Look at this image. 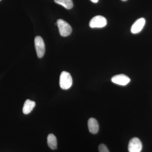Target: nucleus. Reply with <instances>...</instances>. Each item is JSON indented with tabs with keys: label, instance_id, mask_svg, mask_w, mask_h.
I'll return each mask as SVG.
<instances>
[{
	"label": "nucleus",
	"instance_id": "1",
	"mask_svg": "<svg viewBox=\"0 0 152 152\" xmlns=\"http://www.w3.org/2000/svg\"><path fill=\"white\" fill-rule=\"evenodd\" d=\"M72 79L70 74L66 71L62 72L60 77V86L62 89L68 90L72 87Z\"/></svg>",
	"mask_w": 152,
	"mask_h": 152
},
{
	"label": "nucleus",
	"instance_id": "15",
	"mask_svg": "<svg viewBox=\"0 0 152 152\" xmlns=\"http://www.w3.org/2000/svg\"><path fill=\"white\" fill-rule=\"evenodd\" d=\"M0 1H1V0H0Z\"/></svg>",
	"mask_w": 152,
	"mask_h": 152
},
{
	"label": "nucleus",
	"instance_id": "10",
	"mask_svg": "<svg viewBox=\"0 0 152 152\" xmlns=\"http://www.w3.org/2000/svg\"><path fill=\"white\" fill-rule=\"evenodd\" d=\"M48 144L49 148L52 150H55L57 148V139L54 135L49 134L48 137Z\"/></svg>",
	"mask_w": 152,
	"mask_h": 152
},
{
	"label": "nucleus",
	"instance_id": "6",
	"mask_svg": "<svg viewBox=\"0 0 152 152\" xmlns=\"http://www.w3.org/2000/svg\"><path fill=\"white\" fill-rule=\"evenodd\" d=\"M111 81L114 83L120 86H125L130 82V79L124 74L116 75L112 78Z\"/></svg>",
	"mask_w": 152,
	"mask_h": 152
},
{
	"label": "nucleus",
	"instance_id": "2",
	"mask_svg": "<svg viewBox=\"0 0 152 152\" xmlns=\"http://www.w3.org/2000/svg\"><path fill=\"white\" fill-rule=\"evenodd\" d=\"M57 23L61 36L66 37L71 34L72 28L68 23L62 19H58L57 20Z\"/></svg>",
	"mask_w": 152,
	"mask_h": 152
},
{
	"label": "nucleus",
	"instance_id": "14",
	"mask_svg": "<svg viewBox=\"0 0 152 152\" xmlns=\"http://www.w3.org/2000/svg\"><path fill=\"white\" fill-rule=\"evenodd\" d=\"M121 1H127V0H121Z\"/></svg>",
	"mask_w": 152,
	"mask_h": 152
},
{
	"label": "nucleus",
	"instance_id": "9",
	"mask_svg": "<svg viewBox=\"0 0 152 152\" xmlns=\"http://www.w3.org/2000/svg\"><path fill=\"white\" fill-rule=\"evenodd\" d=\"M35 105V102L34 101L30 99L26 100L25 102L23 107V113L25 115H27V114L30 113L34 108Z\"/></svg>",
	"mask_w": 152,
	"mask_h": 152
},
{
	"label": "nucleus",
	"instance_id": "13",
	"mask_svg": "<svg viewBox=\"0 0 152 152\" xmlns=\"http://www.w3.org/2000/svg\"><path fill=\"white\" fill-rule=\"evenodd\" d=\"M90 1L94 3H97L98 1H99V0H90Z\"/></svg>",
	"mask_w": 152,
	"mask_h": 152
},
{
	"label": "nucleus",
	"instance_id": "3",
	"mask_svg": "<svg viewBox=\"0 0 152 152\" xmlns=\"http://www.w3.org/2000/svg\"><path fill=\"white\" fill-rule=\"evenodd\" d=\"M35 47L38 58L43 57L45 52V43L42 38L40 36H37L34 39Z\"/></svg>",
	"mask_w": 152,
	"mask_h": 152
},
{
	"label": "nucleus",
	"instance_id": "7",
	"mask_svg": "<svg viewBox=\"0 0 152 152\" xmlns=\"http://www.w3.org/2000/svg\"><path fill=\"white\" fill-rule=\"evenodd\" d=\"M145 20L144 18L138 19L131 28V32L133 34H137L140 32L145 24Z\"/></svg>",
	"mask_w": 152,
	"mask_h": 152
},
{
	"label": "nucleus",
	"instance_id": "12",
	"mask_svg": "<svg viewBox=\"0 0 152 152\" xmlns=\"http://www.w3.org/2000/svg\"><path fill=\"white\" fill-rule=\"evenodd\" d=\"M99 152H109L107 147L103 144H101L99 145Z\"/></svg>",
	"mask_w": 152,
	"mask_h": 152
},
{
	"label": "nucleus",
	"instance_id": "8",
	"mask_svg": "<svg viewBox=\"0 0 152 152\" xmlns=\"http://www.w3.org/2000/svg\"><path fill=\"white\" fill-rule=\"evenodd\" d=\"M88 127L90 132L96 134L99 130V125L97 120L94 118H91L88 121Z\"/></svg>",
	"mask_w": 152,
	"mask_h": 152
},
{
	"label": "nucleus",
	"instance_id": "4",
	"mask_svg": "<svg viewBox=\"0 0 152 152\" xmlns=\"http://www.w3.org/2000/svg\"><path fill=\"white\" fill-rule=\"evenodd\" d=\"M107 24V20L104 17L101 15L94 17L89 23L90 27L91 28H103Z\"/></svg>",
	"mask_w": 152,
	"mask_h": 152
},
{
	"label": "nucleus",
	"instance_id": "5",
	"mask_svg": "<svg viewBox=\"0 0 152 152\" xmlns=\"http://www.w3.org/2000/svg\"><path fill=\"white\" fill-rule=\"evenodd\" d=\"M142 148V145L140 140L138 138L131 139L128 145L129 152H141Z\"/></svg>",
	"mask_w": 152,
	"mask_h": 152
},
{
	"label": "nucleus",
	"instance_id": "11",
	"mask_svg": "<svg viewBox=\"0 0 152 152\" xmlns=\"http://www.w3.org/2000/svg\"><path fill=\"white\" fill-rule=\"evenodd\" d=\"M55 2L61 5L68 10H70L73 7V3L72 0H54Z\"/></svg>",
	"mask_w": 152,
	"mask_h": 152
}]
</instances>
